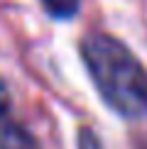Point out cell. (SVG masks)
Segmentation results:
<instances>
[{
    "mask_svg": "<svg viewBox=\"0 0 147 149\" xmlns=\"http://www.w3.org/2000/svg\"><path fill=\"white\" fill-rule=\"evenodd\" d=\"M10 117H12V98H10L5 81H0V125L5 120H10Z\"/></svg>",
    "mask_w": 147,
    "mask_h": 149,
    "instance_id": "cell-4",
    "label": "cell"
},
{
    "mask_svg": "<svg viewBox=\"0 0 147 149\" xmlns=\"http://www.w3.org/2000/svg\"><path fill=\"white\" fill-rule=\"evenodd\" d=\"M81 59L110 110L130 120L147 115V69L120 39L106 32L86 34Z\"/></svg>",
    "mask_w": 147,
    "mask_h": 149,
    "instance_id": "cell-1",
    "label": "cell"
},
{
    "mask_svg": "<svg viewBox=\"0 0 147 149\" xmlns=\"http://www.w3.org/2000/svg\"><path fill=\"white\" fill-rule=\"evenodd\" d=\"M78 149H103V147L91 130H81L78 132Z\"/></svg>",
    "mask_w": 147,
    "mask_h": 149,
    "instance_id": "cell-5",
    "label": "cell"
},
{
    "mask_svg": "<svg viewBox=\"0 0 147 149\" xmlns=\"http://www.w3.org/2000/svg\"><path fill=\"white\" fill-rule=\"evenodd\" d=\"M0 149H39V144L15 117H10L0 125Z\"/></svg>",
    "mask_w": 147,
    "mask_h": 149,
    "instance_id": "cell-2",
    "label": "cell"
},
{
    "mask_svg": "<svg viewBox=\"0 0 147 149\" xmlns=\"http://www.w3.org/2000/svg\"><path fill=\"white\" fill-rule=\"evenodd\" d=\"M42 5H44V10L52 17H57V20H69V17H74L78 12L81 0H42Z\"/></svg>",
    "mask_w": 147,
    "mask_h": 149,
    "instance_id": "cell-3",
    "label": "cell"
}]
</instances>
